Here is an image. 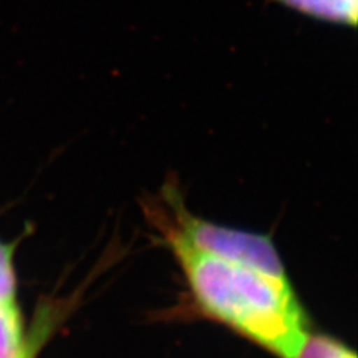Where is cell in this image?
Returning a JSON list of instances; mask_svg holds the SVG:
<instances>
[{
  "label": "cell",
  "mask_w": 358,
  "mask_h": 358,
  "mask_svg": "<svg viewBox=\"0 0 358 358\" xmlns=\"http://www.w3.org/2000/svg\"><path fill=\"white\" fill-rule=\"evenodd\" d=\"M291 358H357V354L329 334L308 333Z\"/></svg>",
  "instance_id": "5b68a950"
},
{
  "label": "cell",
  "mask_w": 358,
  "mask_h": 358,
  "mask_svg": "<svg viewBox=\"0 0 358 358\" xmlns=\"http://www.w3.org/2000/svg\"><path fill=\"white\" fill-rule=\"evenodd\" d=\"M163 200L171 208L172 220L164 221L162 226L171 229L188 246L218 260L289 282L281 257L268 236L196 217L185 208L181 194L172 182L163 187Z\"/></svg>",
  "instance_id": "7a4b0ae2"
},
{
  "label": "cell",
  "mask_w": 358,
  "mask_h": 358,
  "mask_svg": "<svg viewBox=\"0 0 358 358\" xmlns=\"http://www.w3.org/2000/svg\"><path fill=\"white\" fill-rule=\"evenodd\" d=\"M54 310L47 308L41 309L38 313V320L33 324L30 333L27 334V345L26 350L20 358H36L41 346L48 339V334L54 326Z\"/></svg>",
  "instance_id": "8992f818"
},
{
  "label": "cell",
  "mask_w": 358,
  "mask_h": 358,
  "mask_svg": "<svg viewBox=\"0 0 358 358\" xmlns=\"http://www.w3.org/2000/svg\"><path fill=\"white\" fill-rule=\"evenodd\" d=\"M296 13L315 20L355 27L358 20V0H271Z\"/></svg>",
  "instance_id": "3957f363"
},
{
  "label": "cell",
  "mask_w": 358,
  "mask_h": 358,
  "mask_svg": "<svg viewBox=\"0 0 358 358\" xmlns=\"http://www.w3.org/2000/svg\"><path fill=\"white\" fill-rule=\"evenodd\" d=\"M160 229L194 303L206 317L278 358L296 354L309 330L291 282L199 252L171 229Z\"/></svg>",
  "instance_id": "6da1fadb"
},
{
  "label": "cell",
  "mask_w": 358,
  "mask_h": 358,
  "mask_svg": "<svg viewBox=\"0 0 358 358\" xmlns=\"http://www.w3.org/2000/svg\"><path fill=\"white\" fill-rule=\"evenodd\" d=\"M26 345L24 322L15 300L0 301V358H20Z\"/></svg>",
  "instance_id": "277c9868"
},
{
  "label": "cell",
  "mask_w": 358,
  "mask_h": 358,
  "mask_svg": "<svg viewBox=\"0 0 358 358\" xmlns=\"http://www.w3.org/2000/svg\"><path fill=\"white\" fill-rule=\"evenodd\" d=\"M14 248L15 245L0 241V301L15 300L17 279L13 263Z\"/></svg>",
  "instance_id": "52a82bcc"
}]
</instances>
